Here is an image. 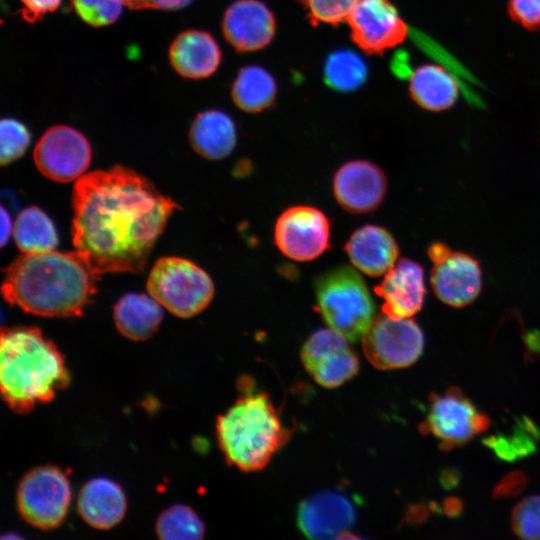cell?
<instances>
[{
    "label": "cell",
    "instance_id": "2e32d148",
    "mask_svg": "<svg viewBox=\"0 0 540 540\" xmlns=\"http://www.w3.org/2000/svg\"><path fill=\"white\" fill-rule=\"evenodd\" d=\"M430 281L440 301L460 308L478 297L482 287L481 268L471 255L451 250L444 258L433 262Z\"/></svg>",
    "mask_w": 540,
    "mask_h": 540
},
{
    "label": "cell",
    "instance_id": "7a4b0ae2",
    "mask_svg": "<svg viewBox=\"0 0 540 540\" xmlns=\"http://www.w3.org/2000/svg\"><path fill=\"white\" fill-rule=\"evenodd\" d=\"M97 277L76 251L23 253L6 269L1 291L26 312L74 317L95 294Z\"/></svg>",
    "mask_w": 540,
    "mask_h": 540
},
{
    "label": "cell",
    "instance_id": "277c9868",
    "mask_svg": "<svg viewBox=\"0 0 540 540\" xmlns=\"http://www.w3.org/2000/svg\"><path fill=\"white\" fill-rule=\"evenodd\" d=\"M241 395L216 421V435L226 461L244 472L259 471L290 439L279 411L265 392L241 381Z\"/></svg>",
    "mask_w": 540,
    "mask_h": 540
},
{
    "label": "cell",
    "instance_id": "1f68e13d",
    "mask_svg": "<svg viewBox=\"0 0 540 540\" xmlns=\"http://www.w3.org/2000/svg\"><path fill=\"white\" fill-rule=\"evenodd\" d=\"M76 13L87 24L101 27L115 22L124 5L123 0H73Z\"/></svg>",
    "mask_w": 540,
    "mask_h": 540
},
{
    "label": "cell",
    "instance_id": "74e56055",
    "mask_svg": "<svg viewBox=\"0 0 540 540\" xmlns=\"http://www.w3.org/2000/svg\"><path fill=\"white\" fill-rule=\"evenodd\" d=\"M192 0H151L149 8L176 10L187 6Z\"/></svg>",
    "mask_w": 540,
    "mask_h": 540
},
{
    "label": "cell",
    "instance_id": "d6a6232c",
    "mask_svg": "<svg viewBox=\"0 0 540 540\" xmlns=\"http://www.w3.org/2000/svg\"><path fill=\"white\" fill-rule=\"evenodd\" d=\"M302 2L313 24L336 25L347 21L358 0H303Z\"/></svg>",
    "mask_w": 540,
    "mask_h": 540
},
{
    "label": "cell",
    "instance_id": "9a60e30c",
    "mask_svg": "<svg viewBox=\"0 0 540 540\" xmlns=\"http://www.w3.org/2000/svg\"><path fill=\"white\" fill-rule=\"evenodd\" d=\"M353 501L337 491L318 492L298 506L297 526L308 538L330 539L343 536L353 525Z\"/></svg>",
    "mask_w": 540,
    "mask_h": 540
},
{
    "label": "cell",
    "instance_id": "836d02e7",
    "mask_svg": "<svg viewBox=\"0 0 540 540\" xmlns=\"http://www.w3.org/2000/svg\"><path fill=\"white\" fill-rule=\"evenodd\" d=\"M510 18L529 31L540 29V0H508Z\"/></svg>",
    "mask_w": 540,
    "mask_h": 540
},
{
    "label": "cell",
    "instance_id": "d590c367",
    "mask_svg": "<svg viewBox=\"0 0 540 540\" xmlns=\"http://www.w3.org/2000/svg\"><path fill=\"white\" fill-rule=\"evenodd\" d=\"M22 4L21 14L27 21L41 19L59 8L62 0H19Z\"/></svg>",
    "mask_w": 540,
    "mask_h": 540
},
{
    "label": "cell",
    "instance_id": "ffe728a7",
    "mask_svg": "<svg viewBox=\"0 0 540 540\" xmlns=\"http://www.w3.org/2000/svg\"><path fill=\"white\" fill-rule=\"evenodd\" d=\"M221 50L211 34L201 30L180 33L169 47V60L175 71L190 79L212 75L221 62Z\"/></svg>",
    "mask_w": 540,
    "mask_h": 540
},
{
    "label": "cell",
    "instance_id": "ba28073f",
    "mask_svg": "<svg viewBox=\"0 0 540 540\" xmlns=\"http://www.w3.org/2000/svg\"><path fill=\"white\" fill-rule=\"evenodd\" d=\"M361 339L365 357L381 370L410 366L424 348L422 330L414 320L383 312L373 317Z\"/></svg>",
    "mask_w": 540,
    "mask_h": 540
},
{
    "label": "cell",
    "instance_id": "9c48e42d",
    "mask_svg": "<svg viewBox=\"0 0 540 540\" xmlns=\"http://www.w3.org/2000/svg\"><path fill=\"white\" fill-rule=\"evenodd\" d=\"M16 497L21 517L32 526L47 530L57 527L65 518L71 489L60 469L42 466L21 479Z\"/></svg>",
    "mask_w": 540,
    "mask_h": 540
},
{
    "label": "cell",
    "instance_id": "8fae6325",
    "mask_svg": "<svg viewBox=\"0 0 540 540\" xmlns=\"http://www.w3.org/2000/svg\"><path fill=\"white\" fill-rule=\"evenodd\" d=\"M91 147L78 130L56 125L49 128L34 149V161L38 170L57 182L79 179L89 166Z\"/></svg>",
    "mask_w": 540,
    "mask_h": 540
},
{
    "label": "cell",
    "instance_id": "5b68a950",
    "mask_svg": "<svg viewBox=\"0 0 540 540\" xmlns=\"http://www.w3.org/2000/svg\"><path fill=\"white\" fill-rule=\"evenodd\" d=\"M317 308L329 328L349 342L362 337L375 306L363 278L353 268L339 266L321 274L315 281Z\"/></svg>",
    "mask_w": 540,
    "mask_h": 540
},
{
    "label": "cell",
    "instance_id": "4316f807",
    "mask_svg": "<svg viewBox=\"0 0 540 540\" xmlns=\"http://www.w3.org/2000/svg\"><path fill=\"white\" fill-rule=\"evenodd\" d=\"M368 77L364 59L349 49L330 53L323 66V78L327 86L339 92H351L362 86Z\"/></svg>",
    "mask_w": 540,
    "mask_h": 540
},
{
    "label": "cell",
    "instance_id": "5bb4252c",
    "mask_svg": "<svg viewBox=\"0 0 540 540\" xmlns=\"http://www.w3.org/2000/svg\"><path fill=\"white\" fill-rule=\"evenodd\" d=\"M386 191L384 172L367 160L345 163L334 175V196L344 210L353 214L375 210L383 201Z\"/></svg>",
    "mask_w": 540,
    "mask_h": 540
},
{
    "label": "cell",
    "instance_id": "4fadbf2b",
    "mask_svg": "<svg viewBox=\"0 0 540 540\" xmlns=\"http://www.w3.org/2000/svg\"><path fill=\"white\" fill-rule=\"evenodd\" d=\"M353 41L380 54L402 43L408 27L390 0H358L347 18Z\"/></svg>",
    "mask_w": 540,
    "mask_h": 540
},
{
    "label": "cell",
    "instance_id": "8d00e7d4",
    "mask_svg": "<svg viewBox=\"0 0 540 540\" xmlns=\"http://www.w3.org/2000/svg\"><path fill=\"white\" fill-rule=\"evenodd\" d=\"M1 232H0V244L4 246L8 241L11 234H13L14 225L11 222V218L7 210L2 206L1 207Z\"/></svg>",
    "mask_w": 540,
    "mask_h": 540
},
{
    "label": "cell",
    "instance_id": "f546056e",
    "mask_svg": "<svg viewBox=\"0 0 540 540\" xmlns=\"http://www.w3.org/2000/svg\"><path fill=\"white\" fill-rule=\"evenodd\" d=\"M31 135L27 127L13 118H4L0 123V163L7 165L20 158L30 144Z\"/></svg>",
    "mask_w": 540,
    "mask_h": 540
},
{
    "label": "cell",
    "instance_id": "83f0119b",
    "mask_svg": "<svg viewBox=\"0 0 540 540\" xmlns=\"http://www.w3.org/2000/svg\"><path fill=\"white\" fill-rule=\"evenodd\" d=\"M539 439L540 431L536 424L524 417L517 421L511 433L493 435L483 442L500 459L514 461L535 452Z\"/></svg>",
    "mask_w": 540,
    "mask_h": 540
},
{
    "label": "cell",
    "instance_id": "d6986e66",
    "mask_svg": "<svg viewBox=\"0 0 540 540\" xmlns=\"http://www.w3.org/2000/svg\"><path fill=\"white\" fill-rule=\"evenodd\" d=\"M351 263L371 277L381 276L394 266L398 245L391 233L377 225L357 229L345 244Z\"/></svg>",
    "mask_w": 540,
    "mask_h": 540
},
{
    "label": "cell",
    "instance_id": "44dd1931",
    "mask_svg": "<svg viewBox=\"0 0 540 540\" xmlns=\"http://www.w3.org/2000/svg\"><path fill=\"white\" fill-rule=\"evenodd\" d=\"M77 509L82 519L96 529H110L126 512V498L121 487L107 478H94L80 490Z\"/></svg>",
    "mask_w": 540,
    "mask_h": 540
},
{
    "label": "cell",
    "instance_id": "3957f363",
    "mask_svg": "<svg viewBox=\"0 0 540 540\" xmlns=\"http://www.w3.org/2000/svg\"><path fill=\"white\" fill-rule=\"evenodd\" d=\"M69 374L62 354L34 327L3 328L0 388L7 405L25 413L49 402L66 387Z\"/></svg>",
    "mask_w": 540,
    "mask_h": 540
},
{
    "label": "cell",
    "instance_id": "52a82bcc",
    "mask_svg": "<svg viewBox=\"0 0 540 540\" xmlns=\"http://www.w3.org/2000/svg\"><path fill=\"white\" fill-rule=\"evenodd\" d=\"M489 425L485 413L478 411L458 387H450L442 394L430 395L426 419L419 429L435 437L440 449L451 450L483 433Z\"/></svg>",
    "mask_w": 540,
    "mask_h": 540
},
{
    "label": "cell",
    "instance_id": "603a6c76",
    "mask_svg": "<svg viewBox=\"0 0 540 540\" xmlns=\"http://www.w3.org/2000/svg\"><path fill=\"white\" fill-rule=\"evenodd\" d=\"M409 92L421 108L439 112L454 106L459 97V86L443 67L425 64L410 74Z\"/></svg>",
    "mask_w": 540,
    "mask_h": 540
},
{
    "label": "cell",
    "instance_id": "484cf974",
    "mask_svg": "<svg viewBox=\"0 0 540 540\" xmlns=\"http://www.w3.org/2000/svg\"><path fill=\"white\" fill-rule=\"evenodd\" d=\"M13 236L23 253L54 250L58 236L51 219L38 207L24 209L14 223Z\"/></svg>",
    "mask_w": 540,
    "mask_h": 540
},
{
    "label": "cell",
    "instance_id": "ab89813d",
    "mask_svg": "<svg viewBox=\"0 0 540 540\" xmlns=\"http://www.w3.org/2000/svg\"><path fill=\"white\" fill-rule=\"evenodd\" d=\"M443 509L448 516H456L462 511V503L459 499L451 497L446 499Z\"/></svg>",
    "mask_w": 540,
    "mask_h": 540
},
{
    "label": "cell",
    "instance_id": "e575fe53",
    "mask_svg": "<svg viewBox=\"0 0 540 540\" xmlns=\"http://www.w3.org/2000/svg\"><path fill=\"white\" fill-rule=\"evenodd\" d=\"M526 485V476L520 471H514L501 479V481L495 486L493 494L497 498L514 497L520 494Z\"/></svg>",
    "mask_w": 540,
    "mask_h": 540
},
{
    "label": "cell",
    "instance_id": "f35d334b",
    "mask_svg": "<svg viewBox=\"0 0 540 540\" xmlns=\"http://www.w3.org/2000/svg\"><path fill=\"white\" fill-rule=\"evenodd\" d=\"M450 252L451 249L442 242L432 243L427 250L428 256L432 262L441 260Z\"/></svg>",
    "mask_w": 540,
    "mask_h": 540
},
{
    "label": "cell",
    "instance_id": "7c38bea8",
    "mask_svg": "<svg viewBox=\"0 0 540 540\" xmlns=\"http://www.w3.org/2000/svg\"><path fill=\"white\" fill-rule=\"evenodd\" d=\"M304 368L316 383L336 388L352 379L359 370L357 354L349 341L331 328L312 333L301 349Z\"/></svg>",
    "mask_w": 540,
    "mask_h": 540
},
{
    "label": "cell",
    "instance_id": "8992f818",
    "mask_svg": "<svg viewBox=\"0 0 540 540\" xmlns=\"http://www.w3.org/2000/svg\"><path fill=\"white\" fill-rule=\"evenodd\" d=\"M147 290L162 307L182 318L200 313L214 295L210 276L193 262L179 257L156 261L147 279Z\"/></svg>",
    "mask_w": 540,
    "mask_h": 540
},
{
    "label": "cell",
    "instance_id": "d4e9b609",
    "mask_svg": "<svg viewBox=\"0 0 540 540\" xmlns=\"http://www.w3.org/2000/svg\"><path fill=\"white\" fill-rule=\"evenodd\" d=\"M276 93L273 76L266 69L252 65L239 70L231 94L239 109L255 113L270 107Z\"/></svg>",
    "mask_w": 540,
    "mask_h": 540
},
{
    "label": "cell",
    "instance_id": "e0dca14e",
    "mask_svg": "<svg viewBox=\"0 0 540 540\" xmlns=\"http://www.w3.org/2000/svg\"><path fill=\"white\" fill-rule=\"evenodd\" d=\"M275 17L260 0H237L225 11L222 30L237 51L252 52L267 46L274 37Z\"/></svg>",
    "mask_w": 540,
    "mask_h": 540
},
{
    "label": "cell",
    "instance_id": "60d3db41",
    "mask_svg": "<svg viewBox=\"0 0 540 540\" xmlns=\"http://www.w3.org/2000/svg\"><path fill=\"white\" fill-rule=\"evenodd\" d=\"M151 0H123L124 5L131 9H146L149 8Z\"/></svg>",
    "mask_w": 540,
    "mask_h": 540
},
{
    "label": "cell",
    "instance_id": "f1b7e54d",
    "mask_svg": "<svg viewBox=\"0 0 540 540\" xmlns=\"http://www.w3.org/2000/svg\"><path fill=\"white\" fill-rule=\"evenodd\" d=\"M155 528L163 540H198L205 533L204 523L198 514L185 505H174L163 511Z\"/></svg>",
    "mask_w": 540,
    "mask_h": 540
},
{
    "label": "cell",
    "instance_id": "ac0fdd59",
    "mask_svg": "<svg viewBox=\"0 0 540 540\" xmlns=\"http://www.w3.org/2000/svg\"><path fill=\"white\" fill-rule=\"evenodd\" d=\"M374 290L383 300V313L394 318H410L424 304L426 286L423 268L407 258L397 260Z\"/></svg>",
    "mask_w": 540,
    "mask_h": 540
},
{
    "label": "cell",
    "instance_id": "7402d4cb",
    "mask_svg": "<svg viewBox=\"0 0 540 540\" xmlns=\"http://www.w3.org/2000/svg\"><path fill=\"white\" fill-rule=\"evenodd\" d=\"M189 140L192 148L208 160H220L231 154L236 145L233 120L219 110H207L194 119Z\"/></svg>",
    "mask_w": 540,
    "mask_h": 540
},
{
    "label": "cell",
    "instance_id": "cb8c5ba5",
    "mask_svg": "<svg viewBox=\"0 0 540 540\" xmlns=\"http://www.w3.org/2000/svg\"><path fill=\"white\" fill-rule=\"evenodd\" d=\"M162 318V305L152 296L144 294H126L114 307V321L118 331L133 341L151 337Z\"/></svg>",
    "mask_w": 540,
    "mask_h": 540
},
{
    "label": "cell",
    "instance_id": "30bf717a",
    "mask_svg": "<svg viewBox=\"0 0 540 540\" xmlns=\"http://www.w3.org/2000/svg\"><path fill=\"white\" fill-rule=\"evenodd\" d=\"M274 239L286 257L300 262L311 261L329 248L330 222L315 207L293 206L278 217Z\"/></svg>",
    "mask_w": 540,
    "mask_h": 540
},
{
    "label": "cell",
    "instance_id": "6da1fadb",
    "mask_svg": "<svg viewBox=\"0 0 540 540\" xmlns=\"http://www.w3.org/2000/svg\"><path fill=\"white\" fill-rule=\"evenodd\" d=\"M76 252L98 276L140 273L177 204L122 166L86 173L72 194Z\"/></svg>",
    "mask_w": 540,
    "mask_h": 540
},
{
    "label": "cell",
    "instance_id": "4dcf8cb0",
    "mask_svg": "<svg viewBox=\"0 0 540 540\" xmlns=\"http://www.w3.org/2000/svg\"><path fill=\"white\" fill-rule=\"evenodd\" d=\"M513 532L523 539H540V495L521 500L511 516Z\"/></svg>",
    "mask_w": 540,
    "mask_h": 540
}]
</instances>
